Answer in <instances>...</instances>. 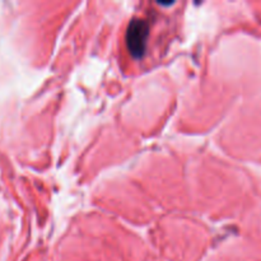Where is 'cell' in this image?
<instances>
[{
    "label": "cell",
    "instance_id": "1",
    "mask_svg": "<svg viewBox=\"0 0 261 261\" xmlns=\"http://www.w3.org/2000/svg\"><path fill=\"white\" fill-rule=\"evenodd\" d=\"M149 24L144 19H133L126 31V45L135 59H140L145 53Z\"/></svg>",
    "mask_w": 261,
    "mask_h": 261
}]
</instances>
